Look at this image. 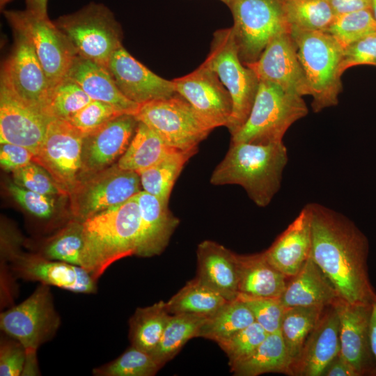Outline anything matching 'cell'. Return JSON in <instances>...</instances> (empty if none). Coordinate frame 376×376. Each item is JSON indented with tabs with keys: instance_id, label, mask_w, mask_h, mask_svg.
Wrapping results in <instances>:
<instances>
[{
	"instance_id": "cell-1",
	"label": "cell",
	"mask_w": 376,
	"mask_h": 376,
	"mask_svg": "<svg viewBox=\"0 0 376 376\" xmlns=\"http://www.w3.org/2000/svg\"><path fill=\"white\" fill-rule=\"evenodd\" d=\"M311 217V256L348 303L372 304L376 292L368 275L369 243L344 214L323 205L308 203Z\"/></svg>"
},
{
	"instance_id": "cell-2",
	"label": "cell",
	"mask_w": 376,
	"mask_h": 376,
	"mask_svg": "<svg viewBox=\"0 0 376 376\" xmlns=\"http://www.w3.org/2000/svg\"><path fill=\"white\" fill-rule=\"evenodd\" d=\"M288 161L283 141L268 144L230 143L210 182L214 185H240L256 205L264 207L279 191Z\"/></svg>"
},
{
	"instance_id": "cell-3",
	"label": "cell",
	"mask_w": 376,
	"mask_h": 376,
	"mask_svg": "<svg viewBox=\"0 0 376 376\" xmlns=\"http://www.w3.org/2000/svg\"><path fill=\"white\" fill-rule=\"evenodd\" d=\"M82 224L81 267L96 281L113 263L136 256L141 226L139 205L134 196Z\"/></svg>"
},
{
	"instance_id": "cell-4",
	"label": "cell",
	"mask_w": 376,
	"mask_h": 376,
	"mask_svg": "<svg viewBox=\"0 0 376 376\" xmlns=\"http://www.w3.org/2000/svg\"><path fill=\"white\" fill-rule=\"evenodd\" d=\"M290 35L318 113L338 103L342 91L340 64L343 48L328 33L292 27Z\"/></svg>"
},
{
	"instance_id": "cell-5",
	"label": "cell",
	"mask_w": 376,
	"mask_h": 376,
	"mask_svg": "<svg viewBox=\"0 0 376 376\" xmlns=\"http://www.w3.org/2000/svg\"><path fill=\"white\" fill-rule=\"evenodd\" d=\"M308 107L301 96L260 81L249 116L230 143L268 144L282 142L290 127L305 117Z\"/></svg>"
},
{
	"instance_id": "cell-6",
	"label": "cell",
	"mask_w": 376,
	"mask_h": 376,
	"mask_svg": "<svg viewBox=\"0 0 376 376\" xmlns=\"http://www.w3.org/2000/svg\"><path fill=\"white\" fill-rule=\"evenodd\" d=\"M54 23L65 34L77 55L108 67L122 45V29L113 13L102 3L91 2L59 17Z\"/></svg>"
},
{
	"instance_id": "cell-7",
	"label": "cell",
	"mask_w": 376,
	"mask_h": 376,
	"mask_svg": "<svg viewBox=\"0 0 376 376\" xmlns=\"http://www.w3.org/2000/svg\"><path fill=\"white\" fill-rule=\"evenodd\" d=\"M205 61L230 95L233 108L226 127L232 136L247 120L260 81L254 72L241 61L232 27L214 33L210 50Z\"/></svg>"
},
{
	"instance_id": "cell-8",
	"label": "cell",
	"mask_w": 376,
	"mask_h": 376,
	"mask_svg": "<svg viewBox=\"0 0 376 376\" xmlns=\"http://www.w3.org/2000/svg\"><path fill=\"white\" fill-rule=\"evenodd\" d=\"M228 7L239 56L244 65L257 61L276 36L290 32L284 0H232Z\"/></svg>"
},
{
	"instance_id": "cell-9",
	"label": "cell",
	"mask_w": 376,
	"mask_h": 376,
	"mask_svg": "<svg viewBox=\"0 0 376 376\" xmlns=\"http://www.w3.org/2000/svg\"><path fill=\"white\" fill-rule=\"evenodd\" d=\"M12 27L24 34L31 44L52 89L65 78L77 56L72 45L48 15L27 9L3 10Z\"/></svg>"
},
{
	"instance_id": "cell-10",
	"label": "cell",
	"mask_w": 376,
	"mask_h": 376,
	"mask_svg": "<svg viewBox=\"0 0 376 376\" xmlns=\"http://www.w3.org/2000/svg\"><path fill=\"white\" fill-rule=\"evenodd\" d=\"M134 116L167 145L182 150L198 148L213 130L179 94L141 104Z\"/></svg>"
},
{
	"instance_id": "cell-11",
	"label": "cell",
	"mask_w": 376,
	"mask_h": 376,
	"mask_svg": "<svg viewBox=\"0 0 376 376\" xmlns=\"http://www.w3.org/2000/svg\"><path fill=\"white\" fill-rule=\"evenodd\" d=\"M84 135L65 120L51 118L33 162L52 176L64 196L71 195L85 179L82 164Z\"/></svg>"
},
{
	"instance_id": "cell-12",
	"label": "cell",
	"mask_w": 376,
	"mask_h": 376,
	"mask_svg": "<svg viewBox=\"0 0 376 376\" xmlns=\"http://www.w3.org/2000/svg\"><path fill=\"white\" fill-rule=\"evenodd\" d=\"M60 324L50 286L42 283L20 304L0 314L1 331L21 343L26 354H37L38 348L54 337Z\"/></svg>"
},
{
	"instance_id": "cell-13",
	"label": "cell",
	"mask_w": 376,
	"mask_h": 376,
	"mask_svg": "<svg viewBox=\"0 0 376 376\" xmlns=\"http://www.w3.org/2000/svg\"><path fill=\"white\" fill-rule=\"evenodd\" d=\"M142 190L139 175L120 168L117 163L87 177L70 195L75 219L84 221L120 205Z\"/></svg>"
},
{
	"instance_id": "cell-14",
	"label": "cell",
	"mask_w": 376,
	"mask_h": 376,
	"mask_svg": "<svg viewBox=\"0 0 376 376\" xmlns=\"http://www.w3.org/2000/svg\"><path fill=\"white\" fill-rule=\"evenodd\" d=\"M13 31L14 43L10 54L3 64L1 83L43 113L52 88L27 38L18 31Z\"/></svg>"
},
{
	"instance_id": "cell-15",
	"label": "cell",
	"mask_w": 376,
	"mask_h": 376,
	"mask_svg": "<svg viewBox=\"0 0 376 376\" xmlns=\"http://www.w3.org/2000/svg\"><path fill=\"white\" fill-rule=\"evenodd\" d=\"M3 258L14 277L38 281L76 293H96L97 282L82 267L47 259L38 253L26 254L13 248L8 249Z\"/></svg>"
},
{
	"instance_id": "cell-16",
	"label": "cell",
	"mask_w": 376,
	"mask_h": 376,
	"mask_svg": "<svg viewBox=\"0 0 376 376\" xmlns=\"http://www.w3.org/2000/svg\"><path fill=\"white\" fill-rule=\"evenodd\" d=\"M176 92L213 128L226 127L233 103L227 89L204 62L185 76L173 79Z\"/></svg>"
},
{
	"instance_id": "cell-17",
	"label": "cell",
	"mask_w": 376,
	"mask_h": 376,
	"mask_svg": "<svg viewBox=\"0 0 376 376\" xmlns=\"http://www.w3.org/2000/svg\"><path fill=\"white\" fill-rule=\"evenodd\" d=\"M372 304H351L338 298L332 304L340 322L339 354L359 376H376V361L370 336Z\"/></svg>"
},
{
	"instance_id": "cell-18",
	"label": "cell",
	"mask_w": 376,
	"mask_h": 376,
	"mask_svg": "<svg viewBox=\"0 0 376 376\" xmlns=\"http://www.w3.org/2000/svg\"><path fill=\"white\" fill-rule=\"evenodd\" d=\"M245 65L254 72L259 81L276 84L301 97L310 95L309 86L290 32L276 36L257 61Z\"/></svg>"
},
{
	"instance_id": "cell-19",
	"label": "cell",
	"mask_w": 376,
	"mask_h": 376,
	"mask_svg": "<svg viewBox=\"0 0 376 376\" xmlns=\"http://www.w3.org/2000/svg\"><path fill=\"white\" fill-rule=\"evenodd\" d=\"M50 119L1 83L0 143L17 144L36 155Z\"/></svg>"
},
{
	"instance_id": "cell-20",
	"label": "cell",
	"mask_w": 376,
	"mask_h": 376,
	"mask_svg": "<svg viewBox=\"0 0 376 376\" xmlns=\"http://www.w3.org/2000/svg\"><path fill=\"white\" fill-rule=\"evenodd\" d=\"M107 68L120 92L139 105L178 94L173 80L152 72L123 46L115 52Z\"/></svg>"
},
{
	"instance_id": "cell-21",
	"label": "cell",
	"mask_w": 376,
	"mask_h": 376,
	"mask_svg": "<svg viewBox=\"0 0 376 376\" xmlns=\"http://www.w3.org/2000/svg\"><path fill=\"white\" fill-rule=\"evenodd\" d=\"M137 125L134 115L125 113L84 136L82 164L85 179L120 159L129 146Z\"/></svg>"
},
{
	"instance_id": "cell-22",
	"label": "cell",
	"mask_w": 376,
	"mask_h": 376,
	"mask_svg": "<svg viewBox=\"0 0 376 376\" xmlns=\"http://www.w3.org/2000/svg\"><path fill=\"white\" fill-rule=\"evenodd\" d=\"M340 350V322L333 305L325 306L291 365V376H323Z\"/></svg>"
},
{
	"instance_id": "cell-23",
	"label": "cell",
	"mask_w": 376,
	"mask_h": 376,
	"mask_svg": "<svg viewBox=\"0 0 376 376\" xmlns=\"http://www.w3.org/2000/svg\"><path fill=\"white\" fill-rule=\"evenodd\" d=\"M311 217L306 204L264 254L274 267L292 278L311 256Z\"/></svg>"
},
{
	"instance_id": "cell-24",
	"label": "cell",
	"mask_w": 376,
	"mask_h": 376,
	"mask_svg": "<svg viewBox=\"0 0 376 376\" xmlns=\"http://www.w3.org/2000/svg\"><path fill=\"white\" fill-rule=\"evenodd\" d=\"M196 254V277L226 301L237 299L239 295L237 254L212 240L201 242Z\"/></svg>"
},
{
	"instance_id": "cell-25",
	"label": "cell",
	"mask_w": 376,
	"mask_h": 376,
	"mask_svg": "<svg viewBox=\"0 0 376 376\" xmlns=\"http://www.w3.org/2000/svg\"><path fill=\"white\" fill-rule=\"evenodd\" d=\"M141 217V236L136 256L159 255L166 247L180 221L168 205L143 190L134 196Z\"/></svg>"
},
{
	"instance_id": "cell-26",
	"label": "cell",
	"mask_w": 376,
	"mask_h": 376,
	"mask_svg": "<svg viewBox=\"0 0 376 376\" xmlns=\"http://www.w3.org/2000/svg\"><path fill=\"white\" fill-rule=\"evenodd\" d=\"M65 78L78 84L92 100L110 104L125 113L135 115L140 107L120 92L107 68L79 56Z\"/></svg>"
},
{
	"instance_id": "cell-27",
	"label": "cell",
	"mask_w": 376,
	"mask_h": 376,
	"mask_svg": "<svg viewBox=\"0 0 376 376\" xmlns=\"http://www.w3.org/2000/svg\"><path fill=\"white\" fill-rule=\"evenodd\" d=\"M339 297L331 281L310 256L290 279L280 300L285 308L332 305Z\"/></svg>"
},
{
	"instance_id": "cell-28",
	"label": "cell",
	"mask_w": 376,
	"mask_h": 376,
	"mask_svg": "<svg viewBox=\"0 0 376 376\" xmlns=\"http://www.w3.org/2000/svg\"><path fill=\"white\" fill-rule=\"evenodd\" d=\"M238 292L252 297L280 298L290 278L266 258L264 252L237 255Z\"/></svg>"
},
{
	"instance_id": "cell-29",
	"label": "cell",
	"mask_w": 376,
	"mask_h": 376,
	"mask_svg": "<svg viewBox=\"0 0 376 376\" xmlns=\"http://www.w3.org/2000/svg\"><path fill=\"white\" fill-rule=\"evenodd\" d=\"M290 357L280 330L268 334L258 348L244 361L230 366L237 376H257L276 373L291 375Z\"/></svg>"
},
{
	"instance_id": "cell-30",
	"label": "cell",
	"mask_w": 376,
	"mask_h": 376,
	"mask_svg": "<svg viewBox=\"0 0 376 376\" xmlns=\"http://www.w3.org/2000/svg\"><path fill=\"white\" fill-rule=\"evenodd\" d=\"M176 150L178 149L167 145L148 125L138 121L130 143L117 164L123 169L138 173L153 166Z\"/></svg>"
},
{
	"instance_id": "cell-31",
	"label": "cell",
	"mask_w": 376,
	"mask_h": 376,
	"mask_svg": "<svg viewBox=\"0 0 376 376\" xmlns=\"http://www.w3.org/2000/svg\"><path fill=\"white\" fill-rule=\"evenodd\" d=\"M198 150V148L176 150L153 166L138 172L142 190L168 205L175 182L186 163Z\"/></svg>"
},
{
	"instance_id": "cell-32",
	"label": "cell",
	"mask_w": 376,
	"mask_h": 376,
	"mask_svg": "<svg viewBox=\"0 0 376 376\" xmlns=\"http://www.w3.org/2000/svg\"><path fill=\"white\" fill-rule=\"evenodd\" d=\"M170 316L164 301L137 308L129 322L131 345L151 353L159 343Z\"/></svg>"
},
{
	"instance_id": "cell-33",
	"label": "cell",
	"mask_w": 376,
	"mask_h": 376,
	"mask_svg": "<svg viewBox=\"0 0 376 376\" xmlns=\"http://www.w3.org/2000/svg\"><path fill=\"white\" fill-rule=\"evenodd\" d=\"M227 301L198 277L188 281L166 302L171 315L194 314L210 317Z\"/></svg>"
},
{
	"instance_id": "cell-34",
	"label": "cell",
	"mask_w": 376,
	"mask_h": 376,
	"mask_svg": "<svg viewBox=\"0 0 376 376\" xmlns=\"http://www.w3.org/2000/svg\"><path fill=\"white\" fill-rule=\"evenodd\" d=\"M255 322L246 304L239 298L227 301L213 315L207 317L197 337L217 342L224 340Z\"/></svg>"
},
{
	"instance_id": "cell-35",
	"label": "cell",
	"mask_w": 376,
	"mask_h": 376,
	"mask_svg": "<svg viewBox=\"0 0 376 376\" xmlns=\"http://www.w3.org/2000/svg\"><path fill=\"white\" fill-rule=\"evenodd\" d=\"M206 318L194 314L171 315L159 343L150 354L162 367L180 351L189 340L197 337Z\"/></svg>"
},
{
	"instance_id": "cell-36",
	"label": "cell",
	"mask_w": 376,
	"mask_h": 376,
	"mask_svg": "<svg viewBox=\"0 0 376 376\" xmlns=\"http://www.w3.org/2000/svg\"><path fill=\"white\" fill-rule=\"evenodd\" d=\"M324 308L320 306L285 308L280 332L292 363L299 354L308 336L318 322Z\"/></svg>"
},
{
	"instance_id": "cell-37",
	"label": "cell",
	"mask_w": 376,
	"mask_h": 376,
	"mask_svg": "<svg viewBox=\"0 0 376 376\" xmlns=\"http://www.w3.org/2000/svg\"><path fill=\"white\" fill-rule=\"evenodd\" d=\"M290 26L326 32L336 14L329 0H284Z\"/></svg>"
},
{
	"instance_id": "cell-38",
	"label": "cell",
	"mask_w": 376,
	"mask_h": 376,
	"mask_svg": "<svg viewBox=\"0 0 376 376\" xmlns=\"http://www.w3.org/2000/svg\"><path fill=\"white\" fill-rule=\"evenodd\" d=\"M83 246V224L74 219L49 239L38 254L81 267Z\"/></svg>"
},
{
	"instance_id": "cell-39",
	"label": "cell",
	"mask_w": 376,
	"mask_h": 376,
	"mask_svg": "<svg viewBox=\"0 0 376 376\" xmlns=\"http://www.w3.org/2000/svg\"><path fill=\"white\" fill-rule=\"evenodd\" d=\"M162 366L150 353L131 345L116 359L95 368V376H153Z\"/></svg>"
},
{
	"instance_id": "cell-40",
	"label": "cell",
	"mask_w": 376,
	"mask_h": 376,
	"mask_svg": "<svg viewBox=\"0 0 376 376\" xmlns=\"http://www.w3.org/2000/svg\"><path fill=\"white\" fill-rule=\"evenodd\" d=\"M91 100L78 84L65 78L52 89L43 113L49 118L68 120Z\"/></svg>"
},
{
	"instance_id": "cell-41",
	"label": "cell",
	"mask_w": 376,
	"mask_h": 376,
	"mask_svg": "<svg viewBox=\"0 0 376 376\" xmlns=\"http://www.w3.org/2000/svg\"><path fill=\"white\" fill-rule=\"evenodd\" d=\"M343 48L376 33V22L370 8L336 15L326 31Z\"/></svg>"
},
{
	"instance_id": "cell-42",
	"label": "cell",
	"mask_w": 376,
	"mask_h": 376,
	"mask_svg": "<svg viewBox=\"0 0 376 376\" xmlns=\"http://www.w3.org/2000/svg\"><path fill=\"white\" fill-rule=\"evenodd\" d=\"M264 328L256 322L217 344L225 352L232 366L248 358L267 336Z\"/></svg>"
},
{
	"instance_id": "cell-43",
	"label": "cell",
	"mask_w": 376,
	"mask_h": 376,
	"mask_svg": "<svg viewBox=\"0 0 376 376\" xmlns=\"http://www.w3.org/2000/svg\"><path fill=\"white\" fill-rule=\"evenodd\" d=\"M123 114L125 113L110 104L93 100L67 121L84 136Z\"/></svg>"
},
{
	"instance_id": "cell-44",
	"label": "cell",
	"mask_w": 376,
	"mask_h": 376,
	"mask_svg": "<svg viewBox=\"0 0 376 376\" xmlns=\"http://www.w3.org/2000/svg\"><path fill=\"white\" fill-rule=\"evenodd\" d=\"M237 298L246 304L254 317L255 322L262 326L267 333L280 330L285 308L279 298L252 297L242 294H239Z\"/></svg>"
},
{
	"instance_id": "cell-45",
	"label": "cell",
	"mask_w": 376,
	"mask_h": 376,
	"mask_svg": "<svg viewBox=\"0 0 376 376\" xmlns=\"http://www.w3.org/2000/svg\"><path fill=\"white\" fill-rule=\"evenodd\" d=\"M8 189L13 199L34 217L48 221L55 216L56 206L53 196L31 191L14 182L8 183Z\"/></svg>"
},
{
	"instance_id": "cell-46",
	"label": "cell",
	"mask_w": 376,
	"mask_h": 376,
	"mask_svg": "<svg viewBox=\"0 0 376 376\" xmlns=\"http://www.w3.org/2000/svg\"><path fill=\"white\" fill-rule=\"evenodd\" d=\"M13 176L14 183L31 191L49 196L63 195L50 174L35 162L13 172Z\"/></svg>"
},
{
	"instance_id": "cell-47",
	"label": "cell",
	"mask_w": 376,
	"mask_h": 376,
	"mask_svg": "<svg viewBox=\"0 0 376 376\" xmlns=\"http://www.w3.org/2000/svg\"><path fill=\"white\" fill-rule=\"evenodd\" d=\"M359 65L376 66V33L343 48L340 64V73L343 75L348 68Z\"/></svg>"
},
{
	"instance_id": "cell-48",
	"label": "cell",
	"mask_w": 376,
	"mask_h": 376,
	"mask_svg": "<svg viewBox=\"0 0 376 376\" xmlns=\"http://www.w3.org/2000/svg\"><path fill=\"white\" fill-rule=\"evenodd\" d=\"M25 361V347L17 340L3 333L0 340V375H22Z\"/></svg>"
},
{
	"instance_id": "cell-49",
	"label": "cell",
	"mask_w": 376,
	"mask_h": 376,
	"mask_svg": "<svg viewBox=\"0 0 376 376\" xmlns=\"http://www.w3.org/2000/svg\"><path fill=\"white\" fill-rule=\"evenodd\" d=\"M34 154L25 147L9 143H0V164L7 172H15L33 162Z\"/></svg>"
},
{
	"instance_id": "cell-50",
	"label": "cell",
	"mask_w": 376,
	"mask_h": 376,
	"mask_svg": "<svg viewBox=\"0 0 376 376\" xmlns=\"http://www.w3.org/2000/svg\"><path fill=\"white\" fill-rule=\"evenodd\" d=\"M329 2L336 15L370 8L371 5V0H329Z\"/></svg>"
},
{
	"instance_id": "cell-51",
	"label": "cell",
	"mask_w": 376,
	"mask_h": 376,
	"mask_svg": "<svg viewBox=\"0 0 376 376\" xmlns=\"http://www.w3.org/2000/svg\"><path fill=\"white\" fill-rule=\"evenodd\" d=\"M323 376H359L354 368L338 354L327 367Z\"/></svg>"
},
{
	"instance_id": "cell-52",
	"label": "cell",
	"mask_w": 376,
	"mask_h": 376,
	"mask_svg": "<svg viewBox=\"0 0 376 376\" xmlns=\"http://www.w3.org/2000/svg\"><path fill=\"white\" fill-rule=\"evenodd\" d=\"M370 345L376 361V299L372 304V312L370 323Z\"/></svg>"
},
{
	"instance_id": "cell-53",
	"label": "cell",
	"mask_w": 376,
	"mask_h": 376,
	"mask_svg": "<svg viewBox=\"0 0 376 376\" xmlns=\"http://www.w3.org/2000/svg\"><path fill=\"white\" fill-rule=\"evenodd\" d=\"M25 2L26 9L41 15H48V0H25Z\"/></svg>"
},
{
	"instance_id": "cell-54",
	"label": "cell",
	"mask_w": 376,
	"mask_h": 376,
	"mask_svg": "<svg viewBox=\"0 0 376 376\" xmlns=\"http://www.w3.org/2000/svg\"><path fill=\"white\" fill-rule=\"evenodd\" d=\"M370 10L376 22V0H371Z\"/></svg>"
},
{
	"instance_id": "cell-55",
	"label": "cell",
	"mask_w": 376,
	"mask_h": 376,
	"mask_svg": "<svg viewBox=\"0 0 376 376\" xmlns=\"http://www.w3.org/2000/svg\"><path fill=\"white\" fill-rule=\"evenodd\" d=\"M12 0H0V7L3 9L4 6Z\"/></svg>"
},
{
	"instance_id": "cell-56",
	"label": "cell",
	"mask_w": 376,
	"mask_h": 376,
	"mask_svg": "<svg viewBox=\"0 0 376 376\" xmlns=\"http://www.w3.org/2000/svg\"><path fill=\"white\" fill-rule=\"evenodd\" d=\"M219 1H221V2H223V3H224L226 4L228 6H230V3H231V1H232V0H219Z\"/></svg>"
}]
</instances>
